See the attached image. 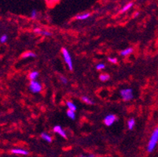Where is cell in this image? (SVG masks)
I'll use <instances>...</instances> for the list:
<instances>
[{
  "instance_id": "52a82bcc",
  "label": "cell",
  "mask_w": 158,
  "mask_h": 157,
  "mask_svg": "<svg viewBox=\"0 0 158 157\" xmlns=\"http://www.w3.org/2000/svg\"><path fill=\"white\" fill-rule=\"evenodd\" d=\"M90 16H91L90 13L86 12L83 13V14H77V15L75 17V18H76V20H77V21H85V20L89 19L90 17Z\"/></svg>"
},
{
  "instance_id": "f1b7e54d",
  "label": "cell",
  "mask_w": 158,
  "mask_h": 157,
  "mask_svg": "<svg viewBox=\"0 0 158 157\" xmlns=\"http://www.w3.org/2000/svg\"><path fill=\"white\" fill-rule=\"evenodd\" d=\"M45 1L47 2H48V1H49V0H45Z\"/></svg>"
},
{
  "instance_id": "2e32d148",
  "label": "cell",
  "mask_w": 158,
  "mask_h": 157,
  "mask_svg": "<svg viewBox=\"0 0 158 157\" xmlns=\"http://www.w3.org/2000/svg\"><path fill=\"white\" fill-rule=\"evenodd\" d=\"M81 100L82 101L84 102V103L87 104V105H93L94 104V101H92V99L90 98L87 96H82Z\"/></svg>"
},
{
  "instance_id": "d4e9b609",
  "label": "cell",
  "mask_w": 158,
  "mask_h": 157,
  "mask_svg": "<svg viewBox=\"0 0 158 157\" xmlns=\"http://www.w3.org/2000/svg\"><path fill=\"white\" fill-rule=\"evenodd\" d=\"M59 1L60 0H49L48 2H47V4H48L49 6H54L55 5V4H57Z\"/></svg>"
},
{
  "instance_id": "9c48e42d",
  "label": "cell",
  "mask_w": 158,
  "mask_h": 157,
  "mask_svg": "<svg viewBox=\"0 0 158 157\" xmlns=\"http://www.w3.org/2000/svg\"><path fill=\"white\" fill-rule=\"evenodd\" d=\"M40 137H41V138H42L43 140L48 142V143H51L53 141L52 136H51V134H49L48 133H47V132H43V133L40 134Z\"/></svg>"
},
{
  "instance_id": "d6986e66",
  "label": "cell",
  "mask_w": 158,
  "mask_h": 157,
  "mask_svg": "<svg viewBox=\"0 0 158 157\" xmlns=\"http://www.w3.org/2000/svg\"><path fill=\"white\" fill-rule=\"evenodd\" d=\"M38 16H39V14L38 12H37L36 10H32L31 11V13H30V17H31V19L32 20L37 19Z\"/></svg>"
},
{
  "instance_id": "277c9868",
  "label": "cell",
  "mask_w": 158,
  "mask_h": 157,
  "mask_svg": "<svg viewBox=\"0 0 158 157\" xmlns=\"http://www.w3.org/2000/svg\"><path fill=\"white\" fill-rule=\"evenodd\" d=\"M29 90L33 93H39L43 90L42 84L37 80L30 81L29 83Z\"/></svg>"
},
{
  "instance_id": "ac0fdd59",
  "label": "cell",
  "mask_w": 158,
  "mask_h": 157,
  "mask_svg": "<svg viewBox=\"0 0 158 157\" xmlns=\"http://www.w3.org/2000/svg\"><path fill=\"white\" fill-rule=\"evenodd\" d=\"M66 115H67V116H68L70 119L74 120V119H76V112H74V111H71L68 109L67 112H66Z\"/></svg>"
},
{
  "instance_id": "7c38bea8",
  "label": "cell",
  "mask_w": 158,
  "mask_h": 157,
  "mask_svg": "<svg viewBox=\"0 0 158 157\" xmlns=\"http://www.w3.org/2000/svg\"><path fill=\"white\" fill-rule=\"evenodd\" d=\"M39 72L37 71H31V72L28 74V79H29L31 81H33V80H36L39 77Z\"/></svg>"
},
{
  "instance_id": "603a6c76",
  "label": "cell",
  "mask_w": 158,
  "mask_h": 157,
  "mask_svg": "<svg viewBox=\"0 0 158 157\" xmlns=\"http://www.w3.org/2000/svg\"><path fill=\"white\" fill-rule=\"evenodd\" d=\"M108 60H109L110 63H112V64H117V62H118L117 58H116V57H109V58H108Z\"/></svg>"
},
{
  "instance_id": "44dd1931",
  "label": "cell",
  "mask_w": 158,
  "mask_h": 157,
  "mask_svg": "<svg viewBox=\"0 0 158 157\" xmlns=\"http://www.w3.org/2000/svg\"><path fill=\"white\" fill-rule=\"evenodd\" d=\"M44 35V36H51L52 35V33L51 31H47V30H44L42 29V31H41V35Z\"/></svg>"
},
{
  "instance_id": "ba28073f",
  "label": "cell",
  "mask_w": 158,
  "mask_h": 157,
  "mask_svg": "<svg viewBox=\"0 0 158 157\" xmlns=\"http://www.w3.org/2000/svg\"><path fill=\"white\" fill-rule=\"evenodd\" d=\"M11 153H13L14 155H28V151L25 150L24 149H20V148H18V149H13L11 150Z\"/></svg>"
},
{
  "instance_id": "7a4b0ae2",
  "label": "cell",
  "mask_w": 158,
  "mask_h": 157,
  "mask_svg": "<svg viewBox=\"0 0 158 157\" xmlns=\"http://www.w3.org/2000/svg\"><path fill=\"white\" fill-rule=\"evenodd\" d=\"M61 54H62V57L64 60V63H65L67 67H68L69 70L73 71V59H72L71 55H70V53L69 52V50L66 48H62V50H61Z\"/></svg>"
},
{
  "instance_id": "3957f363",
  "label": "cell",
  "mask_w": 158,
  "mask_h": 157,
  "mask_svg": "<svg viewBox=\"0 0 158 157\" xmlns=\"http://www.w3.org/2000/svg\"><path fill=\"white\" fill-rule=\"evenodd\" d=\"M120 94L124 101H130L134 97V93L131 88H123L120 90Z\"/></svg>"
},
{
  "instance_id": "83f0119b",
  "label": "cell",
  "mask_w": 158,
  "mask_h": 157,
  "mask_svg": "<svg viewBox=\"0 0 158 157\" xmlns=\"http://www.w3.org/2000/svg\"><path fill=\"white\" fill-rule=\"evenodd\" d=\"M139 15V12H136L135 14V17H137Z\"/></svg>"
},
{
  "instance_id": "8992f818",
  "label": "cell",
  "mask_w": 158,
  "mask_h": 157,
  "mask_svg": "<svg viewBox=\"0 0 158 157\" xmlns=\"http://www.w3.org/2000/svg\"><path fill=\"white\" fill-rule=\"evenodd\" d=\"M53 131L55 134H58L59 136H61L63 138H67V134H66L64 130L59 125H57V126H54L53 128Z\"/></svg>"
},
{
  "instance_id": "5bb4252c",
  "label": "cell",
  "mask_w": 158,
  "mask_h": 157,
  "mask_svg": "<svg viewBox=\"0 0 158 157\" xmlns=\"http://www.w3.org/2000/svg\"><path fill=\"white\" fill-rule=\"evenodd\" d=\"M66 106H67L69 110L74 111V112L77 111V105H76L73 101H68L66 102Z\"/></svg>"
},
{
  "instance_id": "e0dca14e",
  "label": "cell",
  "mask_w": 158,
  "mask_h": 157,
  "mask_svg": "<svg viewBox=\"0 0 158 157\" xmlns=\"http://www.w3.org/2000/svg\"><path fill=\"white\" fill-rule=\"evenodd\" d=\"M99 80L102 82H107L110 80V76L107 73H103L99 76Z\"/></svg>"
},
{
  "instance_id": "6da1fadb",
  "label": "cell",
  "mask_w": 158,
  "mask_h": 157,
  "mask_svg": "<svg viewBox=\"0 0 158 157\" xmlns=\"http://www.w3.org/2000/svg\"><path fill=\"white\" fill-rule=\"evenodd\" d=\"M158 144V126L153 130L147 144V152H153Z\"/></svg>"
},
{
  "instance_id": "9a60e30c",
  "label": "cell",
  "mask_w": 158,
  "mask_h": 157,
  "mask_svg": "<svg viewBox=\"0 0 158 157\" xmlns=\"http://www.w3.org/2000/svg\"><path fill=\"white\" fill-rule=\"evenodd\" d=\"M36 57V54H35L34 52H31V51L25 52V53H24L22 55V57L24 59L32 58V57Z\"/></svg>"
},
{
  "instance_id": "7402d4cb",
  "label": "cell",
  "mask_w": 158,
  "mask_h": 157,
  "mask_svg": "<svg viewBox=\"0 0 158 157\" xmlns=\"http://www.w3.org/2000/svg\"><path fill=\"white\" fill-rule=\"evenodd\" d=\"M7 40H8V36H7L6 34L2 35H1V37H0V43H6Z\"/></svg>"
},
{
  "instance_id": "ffe728a7",
  "label": "cell",
  "mask_w": 158,
  "mask_h": 157,
  "mask_svg": "<svg viewBox=\"0 0 158 157\" xmlns=\"http://www.w3.org/2000/svg\"><path fill=\"white\" fill-rule=\"evenodd\" d=\"M106 68V64L104 63H98V64L96 65V69H97L98 71H102L103 69H105Z\"/></svg>"
},
{
  "instance_id": "cb8c5ba5",
  "label": "cell",
  "mask_w": 158,
  "mask_h": 157,
  "mask_svg": "<svg viewBox=\"0 0 158 157\" xmlns=\"http://www.w3.org/2000/svg\"><path fill=\"white\" fill-rule=\"evenodd\" d=\"M60 81L63 83V84H67L68 83V79L64 76H60Z\"/></svg>"
},
{
  "instance_id": "484cf974",
  "label": "cell",
  "mask_w": 158,
  "mask_h": 157,
  "mask_svg": "<svg viewBox=\"0 0 158 157\" xmlns=\"http://www.w3.org/2000/svg\"><path fill=\"white\" fill-rule=\"evenodd\" d=\"M34 33L36 35H41V31H42V28H35L33 30Z\"/></svg>"
},
{
  "instance_id": "5b68a950",
  "label": "cell",
  "mask_w": 158,
  "mask_h": 157,
  "mask_svg": "<svg viewBox=\"0 0 158 157\" xmlns=\"http://www.w3.org/2000/svg\"><path fill=\"white\" fill-rule=\"evenodd\" d=\"M117 120V117H116L115 115L113 114H109L107 116H106V117L104 118V122L105 125L107 126H111L112 125L114 124V123Z\"/></svg>"
},
{
  "instance_id": "4316f807",
  "label": "cell",
  "mask_w": 158,
  "mask_h": 157,
  "mask_svg": "<svg viewBox=\"0 0 158 157\" xmlns=\"http://www.w3.org/2000/svg\"><path fill=\"white\" fill-rule=\"evenodd\" d=\"M80 157H96V156L94 155H93V154H90V155H83Z\"/></svg>"
},
{
  "instance_id": "30bf717a",
  "label": "cell",
  "mask_w": 158,
  "mask_h": 157,
  "mask_svg": "<svg viewBox=\"0 0 158 157\" xmlns=\"http://www.w3.org/2000/svg\"><path fill=\"white\" fill-rule=\"evenodd\" d=\"M133 51H134L133 48L128 47V48H126L124 49V50H122V51L120 52V55H121L122 57H127V56H129L130 54H131L132 53H133Z\"/></svg>"
},
{
  "instance_id": "8fae6325",
  "label": "cell",
  "mask_w": 158,
  "mask_h": 157,
  "mask_svg": "<svg viewBox=\"0 0 158 157\" xmlns=\"http://www.w3.org/2000/svg\"><path fill=\"white\" fill-rule=\"evenodd\" d=\"M133 6H134V3H133L132 2H128V3L125 4V5L122 7L121 10H120V13H122V14H123V13H126L127 11L130 10L133 7Z\"/></svg>"
},
{
  "instance_id": "4fadbf2b",
  "label": "cell",
  "mask_w": 158,
  "mask_h": 157,
  "mask_svg": "<svg viewBox=\"0 0 158 157\" xmlns=\"http://www.w3.org/2000/svg\"><path fill=\"white\" fill-rule=\"evenodd\" d=\"M135 119L134 118H131V119H128L127 121V128H128L130 130H132L134 129L135 126Z\"/></svg>"
}]
</instances>
